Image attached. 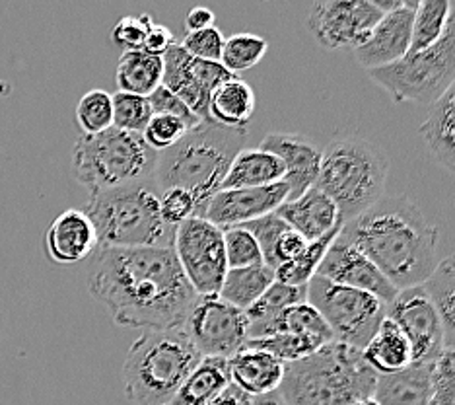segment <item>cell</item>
Masks as SVG:
<instances>
[{
  "mask_svg": "<svg viewBox=\"0 0 455 405\" xmlns=\"http://www.w3.org/2000/svg\"><path fill=\"white\" fill-rule=\"evenodd\" d=\"M88 290L116 324L142 331L181 329L199 296L173 247H98Z\"/></svg>",
  "mask_w": 455,
  "mask_h": 405,
  "instance_id": "obj_1",
  "label": "cell"
},
{
  "mask_svg": "<svg viewBox=\"0 0 455 405\" xmlns=\"http://www.w3.org/2000/svg\"><path fill=\"white\" fill-rule=\"evenodd\" d=\"M339 238L364 254L397 290L424 285L440 263L438 228L407 195H384L347 223Z\"/></svg>",
  "mask_w": 455,
  "mask_h": 405,
  "instance_id": "obj_2",
  "label": "cell"
},
{
  "mask_svg": "<svg viewBox=\"0 0 455 405\" xmlns=\"http://www.w3.org/2000/svg\"><path fill=\"white\" fill-rule=\"evenodd\" d=\"M247 129H228L216 123H201L175 147L158 152L154 182L158 190L181 187L196 203V216L204 218L212 197L222 190V182L234 156L243 149Z\"/></svg>",
  "mask_w": 455,
  "mask_h": 405,
  "instance_id": "obj_3",
  "label": "cell"
},
{
  "mask_svg": "<svg viewBox=\"0 0 455 405\" xmlns=\"http://www.w3.org/2000/svg\"><path fill=\"white\" fill-rule=\"evenodd\" d=\"M378 372L360 349L331 341L314 355L284 365V405H353L374 398Z\"/></svg>",
  "mask_w": 455,
  "mask_h": 405,
  "instance_id": "obj_4",
  "label": "cell"
},
{
  "mask_svg": "<svg viewBox=\"0 0 455 405\" xmlns=\"http://www.w3.org/2000/svg\"><path fill=\"white\" fill-rule=\"evenodd\" d=\"M84 213L96 228L100 247H173L178 228L164 223L154 180L90 193Z\"/></svg>",
  "mask_w": 455,
  "mask_h": 405,
  "instance_id": "obj_5",
  "label": "cell"
},
{
  "mask_svg": "<svg viewBox=\"0 0 455 405\" xmlns=\"http://www.w3.org/2000/svg\"><path fill=\"white\" fill-rule=\"evenodd\" d=\"M389 158L364 137H339L322 150L315 187L337 205L345 224L374 207L386 191Z\"/></svg>",
  "mask_w": 455,
  "mask_h": 405,
  "instance_id": "obj_6",
  "label": "cell"
},
{
  "mask_svg": "<svg viewBox=\"0 0 455 405\" xmlns=\"http://www.w3.org/2000/svg\"><path fill=\"white\" fill-rule=\"evenodd\" d=\"M203 357L183 329L142 331L123 365V388L134 405H168Z\"/></svg>",
  "mask_w": 455,
  "mask_h": 405,
  "instance_id": "obj_7",
  "label": "cell"
},
{
  "mask_svg": "<svg viewBox=\"0 0 455 405\" xmlns=\"http://www.w3.org/2000/svg\"><path fill=\"white\" fill-rule=\"evenodd\" d=\"M156 162L158 152L148 147L142 134L116 127L82 134L72 149V174L90 193L154 180Z\"/></svg>",
  "mask_w": 455,
  "mask_h": 405,
  "instance_id": "obj_8",
  "label": "cell"
},
{
  "mask_svg": "<svg viewBox=\"0 0 455 405\" xmlns=\"http://www.w3.org/2000/svg\"><path fill=\"white\" fill-rule=\"evenodd\" d=\"M370 80L384 88L393 101L432 103L455 82V3L442 36L432 47L405 55L384 69L368 70Z\"/></svg>",
  "mask_w": 455,
  "mask_h": 405,
  "instance_id": "obj_9",
  "label": "cell"
},
{
  "mask_svg": "<svg viewBox=\"0 0 455 405\" xmlns=\"http://www.w3.org/2000/svg\"><path fill=\"white\" fill-rule=\"evenodd\" d=\"M306 303L322 314L333 341L360 351L368 345L387 316V304L378 296L331 283L317 275L306 285Z\"/></svg>",
  "mask_w": 455,
  "mask_h": 405,
  "instance_id": "obj_10",
  "label": "cell"
},
{
  "mask_svg": "<svg viewBox=\"0 0 455 405\" xmlns=\"http://www.w3.org/2000/svg\"><path fill=\"white\" fill-rule=\"evenodd\" d=\"M175 257L185 279L199 296H219L228 273L224 231L206 218L193 216L178 226L173 240Z\"/></svg>",
  "mask_w": 455,
  "mask_h": 405,
  "instance_id": "obj_11",
  "label": "cell"
},
{
  "mask_svg": "<svg viewBox=\"0 0 455 405\" xmlns=\"http://www.w3.org/2000/svg\"><path fill=\"white\" fill-rule=\"evenodd\" d=\"M181 329L201 357L230 359L250 339V318L220 296H196Z\"/></svg>",
  "mask_w": 455,
  "mask_h": 405,
  "instance_id": "obj_12",
  "label": "cell"
},
{
  "mask_svg": "<svg viewBox=\"0 0 455 405\" xmlns=\"http://www.w3.org/2000/svg\"><path fill=\"white\" fill-rule=\"evenodd\" d=\"M381 18L371 0H322L309 10L307 28L329 51H356Z\"/></svg>",
  "mask_w": 455,
  "mask_h": 405,
  "instance_id": "obj_13",
  "label": "cell"
},
{
  "mask_svg": "<svg viewBox=\"0 0 455 405\" xmlns=\"http://www.w3.org/2000/svg\"><path fill=\"white\" fill-rule=\"evenodd\" d=\"M387 318L409 339L412 362H436L446 351L440 312L424 285L399 290L387 306Z\"/></svg>",
  "mask_w": 455,
  "mask_h": 405,
  "instance_id": "obj_14",
  "label": "cell"
},
{
  "mask_svg": "<svg viewBox=\"0 0 455 405\" xmlns=\"http://www.w3.org/2000/svg\"><path fill=\"white\" fill-rule=\"evenodd\" d=\"M291 199V190L284 182L247 190H220L212 197L204 218L220 231L243 226L257 218L276 213L278 207Z\"/></svg>",
  "mask_w": 455,
  "mask_h": 405,
  "instance_id": "obj_15",
  "label": "cell"
},
{
  "mask_svg": "<svg viewBox=\"0 0 455 405\" xmlns=\"http://www.w3.org/2000/svg\"><path fill=\"white\" fill-rule=\"evenodd\" d=\"M315 275L331 280V283L364 290V293L378 296L387 306L399 293L364 254L340 238L331 244Z\"/></svg>",
  "mask_w": 455,
  "mask_h": 405,
  "instance_id": "obj_16",
  "label": "cell"
},
{
  "mask_svg": "<svg viewBox=\"0 0 455 405\" xmlns=\"http://www.w3.org/2000/svg\"><path fill=\"white\" fill-rule=\"evenodd\" d=\"M417 6L419 0H405V4L399 10L379 20L378 26L371 29L366 44H362L355 51V57L362 69H384L409 53Z\"/></svg>",
  "mask_w": 455,
  "mask_h": 405,
  "instance_id": "obj_17",
  "label": "cell"
},
{
  "mask_svg": "<svg viewBox=\"0 0 455 405\" xmlns=\"http://www.w3.org/2000/svg\"><path fill=\"white\" fill-rule=\"evenodd\" d=\"M263 150L273 152L284 164V183L291 190V199L312 190L322 168V150L299 133H271L261 141Z\"/></svg>",
  "mask_w": 455,
  "mask_h": 405,
  "instance_id": "obj_18",
  "label": "cell"
},
{
  "mask_svg": "<svg viewBox=\"0 0 455 405\" xmlns=\"http://www.w3.org/2000/svg\"><path fill=\"white\" fill-rule=\"evenodd\" d=\"M98 234L88 215L80 209L60 213L45 232V252L59 265H76L96 254Z\"/></svg>",
  "mask_w": 455,
  "mask_h": 405,
  "instance_id": "obj_19",
  "label": "cell"
},
{
  "mask_svg": "<svg viewBox=\"0 0 455 405\" xmlns=\"http://www.w3.org/2000/svg\"><path fill=\"white\" fill-rule=\"evenodd\" d=\"M276 215L292 231L302 234L307 242L317 240V238L335 231L337 226L345 224L340 221L337 205L319 187H312L296 199H288L278 207Z\"/></svg>",
  "mask_w": 455,
  "mask_h": 405,
  "instance_id": "obj_20",
  "label": "cell"
},
{
  "mask_svg": "<svg viewBox=\"0 0 455 405\" xmlns=\"http://www.w3.org/2000/svg\"><path fill=\"white\" fill-rule=\"evenodd\" d=\"M234 386L251 398H261L281 388L284 378V362L265 351L247 349L237 351L228 359Z\"/></svg>",
  "mask_w": 455,
  "mask_h": 405,
  "instance_id": "obj_21",
  "label": "cell"
},
{
  "mask_svg": "<svg viewBox=\"0 0 455 405\" xmlns=\"http://www.w3.org/2000/svg\"><path fill=\"white\" fill-rule=\"evenodd\" d=\"M434 362H412L407 369L378 374L374 400L378 405H430Z\"/></svg>",
  "mask_w": 455,
  "mask_h": 405,
  "instance_id": "obj_22",
  "label": "cell"
},
{
  "mask_svg": "<svg viewBox=\"0 0 455 405\" xmlns=\"http://www.w3.org/2000/svg\"><path fill=\"white\" fill-rule=\"evenodd\" d=\"M164 61V77L162 86L173 92L175 96L188 103V108L196 117L204 123H212L209 116L211 93L204 92L201 82L196 80L193 70V57L183 51L180 44H175L168 53L162 57Z\"/></svg>",
  "mask_w": 455,
  "mask_h": 405,
  "instance_id": "obj_23",
  "label": "cell"
},
{
  "mask_svg": "<svg viewBox=\"0 0 455 405\" xmlns=\"http://www.w3.org/2000/svg\"><path fill=\"white\" fill-rule=\"evenodd\" d=\"M420 134L434 158L455 174V82L430 106Z\"/></svg>",
  "mask_w": 455,
  "mask_h": 405,
  "instance_id": "obj_24",
  "label": "cell"
},
{
  "mask_svg": "<svg viewBox=\"0 0 455 405\" xmlns=\"http://www.w3.org/2000/svg\"><path fill=\"white\" fill-rule=\"evenodd\" d=\"M284 182V164L263 149H242L234 156L222 190H247Z\"/></svg>",
  "mask_w": 455,
  "mask_h": 405,
  "instance_id": "obj_25",
  "label": "cell"
},
{
  "mask_svg": "<svg viewBox=\"0 0 455 405\" xmlns=\"http://www.w3.org/2000/svg\"><path fill=\"white\" fill-rule=\"evenodd\" d=\"M276 334L307 336V337L322 339L325 343L333 341V334H331V329L327 328L325 320L309 303L294 304L263 321L250 324V339L276 336Z\"/></svg>",
  "mask_w": 455,
  "mask_h": 405,
  "instance_id": "obj_26",
  "label": "cell"
},
{
  "mask_svg": "<svg viewBox=\"0 0 455 405\" xmlns=\"http://www.w3.org/2000/svg\"><path fill=\"white\" fill-rule=\"evenodd\" d=\"M230 365L222 357H203L175 393L172 405H206L230 386Z\"/></svg>",
  "mask_w": 455,
  "mask_h": 405,
  "instance_id": "obj_27",
  "label": "cell"
},
{
  "mask_svg": "<svg viewBox=\"0 0 455 405\" xmlns=\"http://www.w3.org/2000/svg\"><path fill=\"white\" fill-rule=\"evenodd\" d=\"M255 92L242 78L224 82L212 92L209 116L212 123L228 129H245L255 113Z\"/></svg>",
  "mask_w": 455,
  "mask_h": 405,
  "instance_id": "obj_28",
  "label": "cell"
},
{
  "mask_svg": "<svg viewBox=\"0 0 455 405\" xmlns=\"http://www.w3.org/2000/svg\"><path fill=\"white\" fill-rule=\"evenodd\" d=\"M362 355H364L368 365L378 374H391L412 365V351L409 339L399 329L395 321L389 320L387 316L381 321L368 345L362 349Z\"/></svg>",
  "mask_w": 455,
  "mask_h": 405,
  "instance_id": "obj_29",
  "label": "cell"
},
{
  "mask_svg": "<svg viewBox=\"0 0 455 405\" xmlns=\"http://www.w3.org/2000/svg\"><path fill=\"white\" fill-rule=\"evenodd\" d=\"M164 61L144 51H125L121 55L116 70V82L119 92L134 93L148 98L150 93L162 86Z\"/></svg>",
  "mask_w": 455,
  "mask_h": 405,
  "instance_id": "obj_30",
  "label": "cell"
},
{
  "mask_svg": "<svg viewBox=\"0 0 455 405\" xmlns=\"http://www.w3.org/2000/svg\"><path fill=\"white\" fill-rule=\"evenodd\" d=\"M275 269L265 263L253 267L228 269L220 288V298L240 310H250L265 290L275 283Z\"/></svg>",
  "mask_w": 455,
  "mask_h": 405,
  "instance_id": "obj_31",
  "label": "cell"
},
{
  "mask_svg": "<svg viewBox=\"0 0 455 405\" xmlns=\"http://www.w3.org/2000/svg\"><path fill=\"white\" fill-rule=\"evenodd\" d=\"M424 288L440 312L446 349L455 351V255L442 259L436 271L424 283Z\"/></svg>",
  "mask_w": 455,
  "mask_h": 405,
  "instance_id": "obj_32",
  "label": "cell"
},
{
  "mask_svg": "<svg viewBox=\"0 0 455 405\" xmlns=\"http://www.w3.org/2000/svg\"><path fill=\"white\" fill-rule=\"evenodd\" d=\"M343 226L345 224H340L335 228V231H331L329 234L317 238V240L307 242L304 252L299 254L296 259L278 265L275 269V279L278 280V283L292 285V287H306L309 280L315 277L317 269H319V265H322L323 257L327 254V249L337 240L340 231H343Z\"/></svg>",
  "mask_w": 455,
  "mask_h": 405,
  "instance_id": "obj_33",
  "label": "cell"
},
{
  "mask_svg": "<svg viewBox=\"0 0 455 405\" xmlns=\"http://www.w3.org/2000/svg\"><path fill=\"white\" fill-rule=\"evenodd\" d=\"M451 14L450 0H420L412 20V36L409 53H419L432 47L446 34Z\"/></svg>",
  "mask_w": 455,
  "mask_h": 405,
  "instance_id": "obj_34",
  "label": "cell"
},
{
  "mask_svg": "<svg viewBox=\"0 0 455 405\" xmlns=\"http://www.w3.org/2000/svg\"><path fill=\"white\" fill-rule=\"evenodd\" d=\"M327 345L325 341L307 337V336H294V334H276V336H267V337H257V339H247L245 345L247 349H257L265 351L275 359L283 360L284 365L288 362L302 360L309 355H314L315 351Z\"/></svg>",
  "mask_w": 455,
  "mask_h": 405,
  "instance_id": "obj_35",
  "label": "cell"
},
{
  "mask_svg": "<svg viewBox=\"0 0 455 405\" xmlns=\"http://www.w3.org/2000/svg\"><path fill=\"white\" fill-rule=\"evenodd\" d=\"M267 51L268 41L265 37L242 31V34H234L224 41L220 62L226 70L237 75V72H245L259 65Z\"/></svg>",
  "mask_w": 455,
  "mask_h": 405,
  "instance_id": "obj_36",
  "label": "cell"
},
{
  "mask_svg": "<svg viewBox=\"0 0 455 405\" xmlns=\"http://www.w3.org/2000/svg\"><path fill=\"white\" fill-rule=\"evenodd\" d=\"M76 119L84 134H98L113 127V98L106 90H90L80 98Z\"/></svg>",
  "mask_w": 455,
  "mask_h": 405,
  "instance_id": "obj_37",
  "label": "cell"
},
{
  "mask_svg": "<svg viewBox=\"0 0 455 405\" xmlns=\"http://www.w3.org/2000/svg\"><path fill=\"white\" fill-rule=\"evenodd\" d=\"M113 127L142 134L150 123L154 111L148 98L134 96V93L117 92L113 93Z\"/></svg>",
  "mask_w": 455,
  "mask_h": 405,
  "instance_id": "obj_38",
  "label": "cell"
},
{
  "mask_svg": "<svg viewBox=\"0 0 455 405\" xmlns=\"http://www.w3.org/2000/svg\"><path fill=\"white\" fill-rule=\"evenodd\" d=\"M299 303H306V287H292L275 280L263 296L250 310H245V314L250 318V324H257V321H263Z\"/></svg>",
  "mask_w": 455,
  "mask_h": 405,
  "instance_id": "obj_39",
  "label": "cell"
},
{
  "mask_svg": "<svg viewBox=\"0 0 455 405\" xmlns=\"http://www.w3.org/2000/svg\"><path fill=\"white\" fill-rule=\"evenodd\" d=\"M224 249L228 269L253 267L265 263L259 244H257L253 234L247 232L243 226L228 228V231H224Z\"/></svg>",
  "mask_w": 455,
  "mask_h": 405,
  "instance_id": "obj_40",
  "label": "cell"
},
{
  "mask_svg": "<svg viewBox=\"0 0 455 405\" xmlns=\"http://www.w3.org/2000/svg\"><path fill=\"white\" fill-rule=\"evenodd\" d=\"M191 129L188 123L173 116H152L150 123L144 129L142 137L148 147L156 152H164L175 147Z\"/></svg>",
  "mask_w": 455,
  "mask_h": 405,
  "instance_id": "obj_41",
  "label": "cell"
},
{
  "mask_svg": "<svg viewBox=\"0 0 455 405\" xmlns=\"http://www.w3.org/2000/svg\"><path fill=\"white\" fill-rule=\"evenodd\" d=\"M160 215L165 224L178 228L185 221L196 216L195 197L188 190H181V187H168V190H162Z\"/></svg>",
  "mask_w": 455,
  "mask_h": 405,
  "instance_id": "obj_42",
  "label": "cell"
},
{
  "mask_svg": "<svg viewBox=\"0 0 455 405\" xmlns=\"http://www.w3.org/2000/svg\"><path fill=\"white\" fill-rule=\"evenodd\" d=\"M224 41H226V37L222 36V31L216 26H212V28H206L201 31H191V34H185L180 45L183 47L185 53L191 55L193 59L220 62Z\"/></svg>",
  "mask_w": 455,
  "mask_h": 405,
  "instance_id": "obj_43",
  "label": "cell"
},
{
  "mask_svg": "<svg viewBox=\"0 0 455 405\" xmlns=\"http://www.w3.org/2000/svg\"><path fill=\"white\" fill-rule=\"evenodd\" d=\"M243 228L247 232H251L257 244H259L265 265L273 267V255H275L278 238H281L286 231H291V226H288L276 213H271L267 216L257 218V221L243 224Z\"/></svg>",
  "mask_w": 455,
  "mask_h": 405,
  "instance_id": "obj_44",
  "label": "cell"
},
{
  "mask_svg": "<svg viewBox=\"0 0 455 405\" xmlns=\"http://www.w3.org/2000/svg\"><path fill=\"white\" fill-rule=\"evenodd\" d=\"M430 405H455V351L446 349L434 362Z\"/></svg>",
  "mask_w": 455,
  "mask_h": 405,
  "instance_id": "obj_45",
  "label": "cell"
},
{
  "mask_svg": "<svg viewBox=\"0 0 455 405\" xmlns=\"http://www.w3.org/2000/svg\"><path fill=\"white\" fill-rule=\"evenodd\" d=\"M152 16L140 14V16H125L111 29L113 44H117L125 51H140L147 31L152 26Z\"/></svg>",
  "mask_w": 455,
  "mask_h": 405,
  "instance_id": "obj_46",
  "label": "cell"
},
{
  "mask_svg": "<svg viewBox=\"0 0 455 405\" xmlns=\"http://www.w3.org/2000/svg\"><path fill=\"white\" fill-rule=\"evenodd\" d=\"M148 101H150V106H152L154 116H173V117L181 119L183 123H188L189 129L199 127V125L203 123L188 108V103H185L183 100H180L173 92H170L165 86H158L156 90H154L150 96H148Z\"/></svg>",
  "mask_w": 455,
  "mask_h": 405,
  "instance_id": "obj_47",
  "label": "cell"
},
{
  "mask_svg": "<svg viewBox=\"0 0 455 405\" xmlns=\"http://www.w3.org/2000/svg\"><path fill=\"white\" fill-rule=\"evenodd\" d=\"M307 246V240L298 234L296 231H286L281 238H278L276 247H275V255H273V269H276L278 265L292 262L299 254L304 252V247Z\"/></svg>",
  "mask_w": 455,
  "mask_h": 405,
  "instance_id": "obj_48",
  "label": "cell"
},
{
  "mask_svg": "<svg viewBox=\"0 0 455 405\" xmlns=\"http://www.w3.org/2000/svg\"><path fill=\"white\" fill-rule=\"evenodd\" d=\"M175 44H178V39H175L170 28L152 22V26L147 31V37H144V44H142L140 51H144V53H148V55H154V57H164Z\"/></svg>",
  "mask_w": 455,
  "mask_h": 405,
  "instance_id": "obj_49",
  "label": "cell"
},
{
  "mask_svg": "<svg viewBox=\"0 0 455 405\" xmlns=\"http://www.w3.org/2000/svg\"><path fill=\"white\" fill-rule=\"evenodd\" d=\"M214 20H216V16L211 8L195 6L193 10H189L188 16H185V29H188V34H191V31H201L206 28H212Z\"/></svg>",
  "mask_w": 455,
  "mask_h": 405,
  "instance_id": "obj_50",
  "label": "cell"
},
{
  "mask_svg": "<svg viewBox=\"0 0 455 405\" xmlns=\"http://www.w3.org/2000/svg\"><path fill=\"white\" fill-rule=\"evenodd\" d=\"M253 398L247 396L245 392H242L237 386H234V384H230L219 398H214L211 403L206 405H251Z\"/></svg>",
  "mask_w": 455,
  "mask_h": 405,
  "instance_id": "obj_51",
  "label": "cell"
},
{
  "mask_svg": "<svg viewBox=\"0 0 455 405\" xmlns=\"http://www.w3.org/2000/svg\"><path fill=\"white\" fill-rule=\"evenodd\" d=\"M371 3H374L379 12L386 16L399 10L403 4H405V0H371Z\"/></svg>",
  "mask_w": 455,
  "mask_h": 405,
  "instance_id": "obj_52",
  "label": "cell"
},
{
  "mask_svg": "<svg viewBox=\"0 0 455 405\" xmlns=\"http://www.w3.org/2000/svg\"><path fill=\"white\" fill-rule=\"evenodd\" d=\"M251 405H284L281 393L273 392V393H267V396H261V398H253Z\"/></svg>",
  "mask_w": 455,
  "mask_h": 405,
  "instance_id": "obj_53",
  "label": "cell"
},
{
  "mask_svg": "<svg viewBox=\"0 0 455 405\" xmlns=\"http://www.w3.org/2000/svg\"><path fill=\"white\" fill-rule=\"evenodd\" d=\"M353 405H378V401L374 398H364V400H358Z\"/></svg>",
  "mask_w": 455,
  "mask_h": 405,
  "instance_id": "obj_54",
  "label": "cell"
},
{
  "mask_svg": "<svg viewBox=\"0 0 455 405\" xmlns=\"http://www.w3.org/2000/svg\"><path fill=\"white\" fill-rule=\"evenodd\" d=\"M168 405H172V403H168Z\"/></svg>",
  "mask_w": 455,
  "mask_h": 405,
  "instance_id": "obj_55",
  "label": "cell"
}]
</instances>
